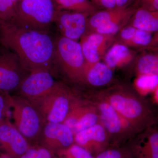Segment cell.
<instances>
[{
  "instance_id": "cell-28",
  "label": "cell",
  "mask_w": 158,
  "mask_h": 158,
  "mask_svg": "<svg viewBox=\"0 0 158 158\" xmlns=\"http://www.w3.org/2000/svg\"><path fill=\"white\" fill-rule=\"evenodd\" d=\"M95 158H131L124 147L110 146L95 156Z\"/></svg>"
},
{
  "instance_id": "cell-4",
  "label": "cell",
  "mask_w": 158,
  "mask_h": 158,
  "mask_svg": "<svg viewBox=\"0 0 158 158\" xmlns=\"http://www.w3.org/2000/svg\"><path fill=\"white\" fill-rule=\"evenodd\" d=\"M86 62L80 42L61 36L55 38L54 69L74 83H83Z\"/></svg>"
},
{
  "instance_id": "cell-31",
  "label": "cell",
  "mask_w": 158,
  "mask_h": 158,
  "mask_svg": "<svg viewBox=\"0 0 158 158\" xmlns=\"http://www.w3.org/2000/svg\"><path fill=\"white\" fill-rule=\"evenodd\" d=\"M141 7L151 11H158V0H141Z\"/></svg>"
},
{
  "instance_id": "cell-2",
  "label": "cell",
  "mask_w": 158,
  "mask_h": 158,
  "mask_svg": "<svg viewBox=\"0 0 158 158\" xmlns=\"http://www.w3.org/2000/svg\"><path fill=\"white\" fill-rule=\"evenodd\" d=\"M95 96L110 104L138 134L155 123L156 117L148 102L127 87L114 86Z\"/></svg>"
},
{
  "instance_id": "cell-17",
  "label": "cell",
  "mask_w": 158,
  "mask_h": 158,
  "mask_svg": "<svg viewBox=\"0 0 158 158\" xmlns=\"http://www.w3.org/2000/svg\"><path fill=\"white\" fill-rule=\"evenodd\" d=\"M153 38L152 33L126 26L114 36V43L129 48L145 47L152 43Z\"/></svg>"
},
{
  "instance_id": "cell-32",
  "label": "cell",
  "mask_w": 158,
  "mask_h": 158,
  "mask_svg": "<svg viewBox=\"0 0 158 158\" xmlns=\"http://www.w3.org/2000/svg\"><path fill=\"white\" fill-rule=\"evenodd\" d=\"M134 0H115L116 7L119 8H127L129 7Z\"/></svg>"
},
{
  "instance_id": "cell-27",
  "label": "cell",
  "mask_w": 158,
  "mask_h": 158,
  "mask_svg": "<svg viewBox=\"0 0 158 158\" xmlns=\"http://www.w3.org/2000/svg\"><path fill=\"white\" fill-rule=\"evenodd\" d=\"M53 154L38 144H31L27 150L19 158H54Z\"/></svg>"
},
{
  "instance_id": "cell-8",
  "label": "cell",
  "mask_w": 158,
  "mask_h": 158,
  "mask_svg": "<svg viewBox=\"0 0 158 158\" xmlns=\"http://www.w3.org/2000/svg\"><path fill=\"white\" fill-rule=\"evenodd\" d=\"M0 49V91L9 94L16 91L29 73L16 54L4 47Z\"/></svg>"
},
{
  "instance_id": "cell-5",
  "label": "cell",
  "mask_w": 158,
  "mask_h": 158,
  "mask_svg": "<svg viewBox=\"0 0 158 158\" xmlns=\"http://www.w3.org/2000/svg\"><path fill=\"white\" fill-rule=\"evenodd\" d=\"M11 118L13 124L31 144H38L46 122L37 107L18 95L10 96Z\"/></svg>"
},
{
  "instance_id": "cell-15",
  "label": "cell",
  "mask_w": 158,
  "mask_h": 158,
  "mask_svg": "<svg viewBox=\"0 0 158 158\" xmlns=\"http://www.w3.org/2000/svg\"><path fill=\"white\" fill-rule=\"evenodd\" d=\"M124 148L131 158H158V132L152 127L136 135Z\"/></svg>"
},
{
  "instance_id": "cell-35",
  "label": "cell",
  "mask_w": 158,
  "mask_h": 158,
  "mask_svg": "<svg viewBox=\"0 0 158 158\" xmlns=\"http://www.w3.org/2000/svg\"></svg>"
},
{
  "instance_id": "cell-20",
  "label": "cell",
  "mask_w": 158,
  "mask_h": 158,
  "mask_svg": "<svg viewBox=\"0 0 158 158\" xmlns=\"http://www.w3.org/2000/svg\"><path fill=\"white\" fill-rule=\"evenodd\" d=\"M127 26L150 33L157 32L158 11H151L142 7L136 9Z\"/></svg>"
},
{
  "instance_id": "cell-6",
  "label": "cell",
  "mask_w": 158,
  "mask_h": 158,
  "mask_svg": "<svg viewBox=\"0 0 158 158\" xmlns=\"http://www.w3.org/2000/svg\"><path fill=\"white\" fill-rule=\"evenodd\" d=\"M90 101L98 111L100 123L104 127L110 140V146L121 147L138 134L128 122L107 102L95 96Z\"/></svg>"
},
{
  "instance_id": "cell-12",
  "label": "cell",
  "mask_w": 158,
  "mask_h": 158,
  "mask_svg": "<svg viewBox=\"0 0 158 158\" xmlns=\"http://www.w3.org/2000/svg\"><path fill=\"white\" fill-rule=\"evenodd\" d=\"M74 143L73 133L64 123L46 122L38 144L56 154Z\"/></svg>"
},
{
  "instance_id": "cell-7",
  "label": "cell",
  "mask_w": 158,
  "mask_h": 158,
  "mask_svg": "<svg viewBox=\"0 0 158 158\" xmlns=\"http://www.w3.org/2000/svg\"><path fill=\"white\" fill-rule=\"evenodd\" d=\"M75 97L68 87L58 82L45 96L31 102L37 107L46 122L62 123Z\"/></svg>"
},
{
  "instance_id": "cell-11",
  "label": "cell",
  "mask_w": 158,
  "mask_h": 158,
  "mask_svg": "<svg viewBox=\"0 0 158 158\" xmlns=\"http://www.w3.org/2000/svg\"><path fill=\"white\" fill-rule=\"evenodd\" d=\"M136 9L119 8L97 11L88 18L87 32L103 27L112 31H118L129 21Z\"/></svg>"
},
{
  "instance_id": "cell-14",
  "label": "cell",
  "mask_w": 158,
  "mask_h": 158,
  "mask_svg": "<svg viewBox=\"0 0 158 158\" xmlns=\"http://www.w3.org/2000/svg\"><path fill=\"white\" fill-rule=\"evenodd\" d=\"M0 142L2 151L11 158H19L31 145L9 118L0 122Z\"/></svg>"
},
{
  "instance_id": "cell-19",
  "label": "cell",
  "mask_w": 158,
  "mask_h": 158,
  "mask_svg": "<svg viewBox=\"0 0 158 158\" xmlns=\"http://www.w3.org/2000/svg\"><path fill=\"white\" fill-rule=\"evenodd\" d=\"M136 54L127 46L114 43L103 58L104 63L113 70L128 65L135 58Z\"/></svg>"
},
{
  "instance_id": "cell-13",
  "label": "cell",
  "mask_w": 158,
  "mask_h": 158,
  "mask_svg": "<svg viewBox=\"0 0 158 158\" xmlns=\"http://www.w3.org/2000/svg\"><path fill=\"white\" fill-rule=\"evenodd\" d=\"M89 16L85 13L58 9L54 23L60 36L78 41L87 32Z\"/></svg>"
},
{
  "instance_id": "cell-1",
  "label": "cell",
  "mask_w": 158,
  "mask_h": 158,
  "mask_svg": "<svg viewBox=\"0 0 158 158\" xmlns=\"http://www.w3.org/2000/svg\"><path fill=\"white\" fill-rule=\"evenodd\" d=\"M55 38L50 33L17 27L12 23L0 25V44L14 52L29 72L54 69Z\"/></svg>"
},
{
  "instance_id": "cell-3",
  "label": "cell",
  "mask_w": 158,
  "mask_h": 158,
  "mask_svg": "<svg viewBox=\"0 0 158 158\" xmlns=\"http://www.w3.org/2000/svg\"><path fill=\"white\" fill-rule=\"evenodd\" d=\"M57 10L53 0H19L11 23L23 28L50 33Z\"/></svg>"
},
{
  "instance_id": "cell-26",
  "label": "cell",
  "mask_w": 158,
  "mask_h": 158,
  "mask_svg": "<svg viewBox=\"0 0 158 158\" xmlns=\"http://www.w3.org/2000/svg\"><path fill=\"white\" fill-rule=\"evenodd\" d=\"M158 75L138 76L135 81L137 89L141 92H149L158 88Z\"/></svg>"
},
{
  "instance_id": "cell-33",
  "label": "cell",
  "mask_w": 158,
  "mask_h": 158,
  "mask_svg": "<svg viewBox=\"0 0 158 158\" xmlns=\"http://www.w3.org/2000/svg\"><path fill=\"white\" fill-rule=\"evenodd\" d=\"M0 158H11V157L9 156L8 155L3 152L0 155Z\"/></svg>"
},
{
  "instance_id": "cell-30",
  "label": "cell",
  "mask_w": 158,
  "mask_h": 158,
  "mask_svg": "<svg viewBox=\"0 0 158 158\" xmlns=\"http://www.w3.org/2000/svg\"><path fill=\"white\" fill-rule=\"evenodd\" d=\"M97 9H109L116 7L115 0H90Z\"/></svg>"
},
{
  "instance_id": "cell-22",
  "label": "cell",
  "mask_w": 158,
  "mask_h": 158,
  "mask_svg": "<svg viewBox=\"0 0 158 158\" xmlns=\"http://www.w3.org/2000/svg\"><path fill=\"white\" fill-rule=\"evenodd\" d=\"M135 71L137 76L158 75L157 54L147 53L136 60Z\"/></svg>"
},
{
  "instance_id": "cell-21",
  "label": "cell",
  "mask_w": 158,
  "mask_h": 158,
  "mask_svg": "<svg viewBox=\"0 0 158 158\" xmlns=\"http://www.w3.org/2000/svg\"><path fill=\"white\" fill-rule=\"evenodd\" d=\"M57 9L85 13L90 15L97 9L90 0H53Z\"/></svg>"
},
{
  "instance_id": "cell-18",
  "label": "cell",
  "mask_w": 158,
  "mask_h": 158,
  "mask_svg": "<svg viewBox=\"0 0 158 158\" xmlns=\"http://www.w3.org/2000/svg\"><path fill=\"white\" fill-rule=\"evenodd\" d=\"M113 78V70L100 61L93 65H86L83 83L95 87L110 84Z\"/></svg>"
},
{
  "instance_id": "cell-9",
  "label": "cell",
  "mask_w": 158,
  "mask_h": 158,
  "mask_svg": "<svg viewBox=\"0 0 158 158\" xmlns=\"http://www.w3.org/2000/svg\"><path fill=\"white\" fill-rule=\"evenodd\" d=\"M62 123L70 129L74 135L100 123L98 111L91 102L82 100L75 96L68 115Z\"/></svg>"
},
{
  "instance_id": "cell-16",
  "label": "cell",
  "mask_w": 158,
  "mask_h": 158,
  "mask_svg": "<svg viewBox=\"0 0 158 158\" xmlns=\"http://www.w3.org/2000/svg\"><path fill=\"white\" fill-rule=\"evenodd\" d=\"M74 143L95 156L110 147L107 132L101 123L83 130L74 135Z\"/></svg>"
},
{
  "instance_id": "cell-24",
  "label": "cell",
  "mask_w": 158,
  "mask_h": 158,
  "mask_svg": "<svg viewBox=\"0 0 158 158\" xmlns=\"http://www.w3.org/2000/svg\"><path fill=\"white\" fill-rule=\"evenodd\" d=\"M18 1L0 0V25L12 22Z\"/></svg>"
},
{
  "instance_id": "cell-34",
  "label": "cell",
  "mask_w": 158,
  "mask_h": 158,
  "mask_svg": "<svg viewBox=\"0 0 158 158\" xmlns=\"http://www.w3.org/2000/svg\"><path fill=\"white\" fill-rule=\"evenodd\" d=\"M2 146H1V142H0V155H1V154L3 152H2Z\"/></svg>"
},
{
  "instance_id": "cell-25",
  "label": "cell",
  "mask_w": 158,
  "mask_h": 158,
  "mask_svg": "<svg viewBox=\"0 0 158 158\" xmlns=\"http://www.w3.org/2000/svg\"><path fill=\"white\" fill-rule=\"evenodd\" d=\"M56 155L59 158H95L88 151L74 143Z\"/></svg>"
},
{
  "instance_id": "cell-23",
  "label": "cell",
  "mask_w": 158,
  "mask_h": 158,
  "mask_svg": "<svg viewBox=\"0 0 158 158\" xmlns=\"http://www.w3.org/2000/svg\"><path fill=\"white\" fill-rule=\"evenodd\" d=\"M83 36L93 46L101 59L114 43V36L94 32H86Z\"/></svg>"
},
{
  "instance_id": "cell-10",
  "label": "cell",
  "mask_w": 158,
  "mask_h": 158,
  "mask_svg": "<svg viewBox=\"0 0 158 158\" xmlns=\"http://www.w3.org/2000/svg\"><path fill=\"white\" fill-rule=\"evenodd\" d=\"M59 82L48 70L31 72L25 77L17 90V95L33 102L50 92Z\"/></svg>"
},
{
  "instance_id": "cell-29",
  "label": "cell",
  "mask_w": 158,
  "mask_h": 158,
  "mask_svg": "<svg viewBox=\"0 0 158 158\" xmlns=\"http://www.w3.org/2000/svg\"><path fill=\"white\" fill-rule=\"evenodd\" d=\"M9 94L0 91V122L11 118Z\"/></svg>"
}]
</instances>
